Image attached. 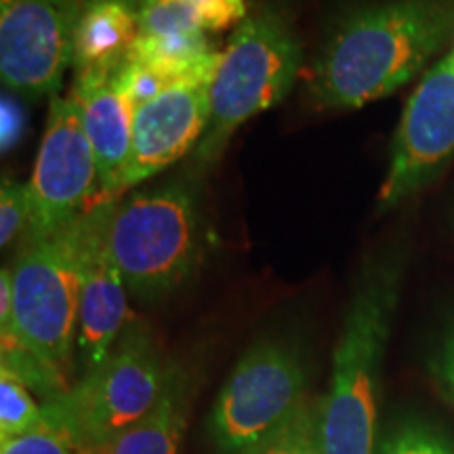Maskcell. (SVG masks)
Masks as SVG:
<instances>
[{
	"label": "cell",
	"instance_id": "4fadbf2b",
	"mask_svg": "<svg viewBox=\"0 0 454 454\" xmlns=\"http://www.w3.org/2000/svg\"><path fill=\"white\" fill-rule=\"evenodd\" d=\"M121 64L93 66L76 72L70 98L76 101L99 168V202L110 198L127 160L135 107L121 81Z\"/></svg>",
	"mask_w": 454,
	"mask_h": 454
},
{
	"label": "cell",
	"instance_id": "30bf717a",
	"mask_svg": "<svg viewBox=\"0 0 454 454\" xmlns=\"http://www.w3.org/2000/svg\"><path fill=\"white\" fill-rule=\"evenodd\" d=\"M454 154V51L423 78L404 107L389 173L379 192L391 208L427 185Z\"/></svg>",
	"mask_w": 454,
	"mask_h": 454
},
{
	"label": "cell",
	"instance_id": "d6986e66",
	"mask_svg": "<svg viewBox=\"0 0 454 454\" xmlns=\"http://www.w3.org/2000/svg\"><path fill=\"white\" fill-rule=\"evenodd\" d=\"M0 454H98L78 444L67 431L53 423L27 431L24 435L0 442Z\"/></svg>",
	"mask_w": 454,
	"mask_h": 454
},
{
	"label": "cell",
	"instance_id": "d4e9b609",
	"mask_svg": "<svg viewBox=\"0 0 454 454\" xmlns=\"http://www.w3.org/2000/svg\"><path fill=\"white\" fill-rule=\"evenodd\" d=\"M98 454H107V448H104V450H99Z\"/></svg>",
	"mask_w": 454,
	"mask_h": 454
},
{
	"label": "cell",
	"instance_id": "6da1fadb",
	"mask_svg": "<svg viewBox=\"0 0 454 454\" xmlns=\"http://www.w3.org/2000/svg\"><path fill=\"white\" fill-rule=\"evenodd\" d=\"M454 30V0H389L345 15L316 57L309 98L326 110H354L387 98Z\"/></svg>",
	"mask_w": 454,
	"mask_h": 454
},
{
	"label": "cell",
	"instance_id": "9c48e42d",
	"mask_svg": "<svg viewBox=\"0 0 454 454\" xmlns=\"http://www.w3.org/2000/svg\"><path fill=\"white\" fill-rule=\"evenodd\" d=\"M84 0H21L0 11V76L27 99L57 98L74 64V32Z\"/></svg>",
	"mask_w": 454,
	"mask_h": 454
},
{
	"label": "cell",
	"instance_id": "e0dca14e",
	"mask_svg": "<svg viewBox=\"0 0 454 454\" xmlns=\"http://www.w3.org/2000/svg\"><path fill=\"white\" fill-rule=\"evenodd\" d=\"M47 423L32 389L17 374L0 366V442L24 435Z\"/></svg>",
	"mask_w": 454,
	"mask_h": 454
},
{
	"label": "cell",
	"instance_id": "52a82bcc",
	"mask_svg": "<svg viewBox=\"0 0 454 454\" xmlns=\"http://www.w3.org/2000/svg\"><path fill=\"white\" fill-rule=\"evenodd\" d=\"M308 368L294 345L261 339L234 366L208 417L217 454H244L308 400Z\"/></svg>",
	"mask_w": 454,
	"mask_h": 454
},
{
	"label": "cell",
	"instance_id": "ffe728a7",
	"mask_svg": "<svg viewBox=\"0 0 454 454\" xmlns=\"http://www.w3.org/2000/svg\"><path fill=\"white\" fill-rule=\"evenodd\" d=\"M32 221V204L27 184L4 179L0 187V244L4 248L20 238H27Z\"/></svg>",
	"mask_w": 454,
	"mask_h": 454
},
{
	"label": "cell",
	"instance_id": "cb8c5ba5",
	"mask_svg": "<svg viewBox=\"0 0 454 454\" xmlns=\"http://www.w3.org/2000/svg\"><path fill=\"white\" fill-rule=\"evenodd\" d=\"M3 4H13V3H21V0H0Z\"/></svg>",
	"mask_w": 454,
	"mask_h": 454
},
{
	"label": "cell",
	"instance_id": "8992f818",
	"mask_svg": "<svg viewBox=\"0 0 454 454\" xmlns=\"http://www.w3.org/2000/svg\"><path fill=\"white\" fill-rule=\"evenodd\" d=\"M76 223L57 234L27 238L11 265V328L27 349L70 383L78 348L81 308Z\"/></svg>",
	"mask_w": 454,
	"mask_h": 454
},
{
	"label": "cell",
	"instance_id": "8fae6325",
	"mask_svg": "<svg viewBox=\"0 0 454 454\" xmlns=\"http://www.w3.org/2000/svg\"><path fill=\"white\" fill-rule=\"evenodd\" d=\"M114 207L116 200L98 202L76 223L81 268L76 357L81 377L104 364L129 326V288L107 244Z\"/></svg>",
	"mask_w": 454,
	"mask_h": 454
},
{
	"label": "cell",
	"instance_id": "7402d4cb",
	"mask_svg": "<svg viewBox=\"0 0 454 454\" xmlns=\"http://www.w3.org/2000/svg\"><path fill=\"white\" fill-rule=\"evenodd\" d=\"M0 110H3V114H0V118H3V124H0V129H3L0 130V145H3V152L7 154V152L20 145L21 137H24L26 114L24 106L15 98H9V95L3 98V107Z\"/></svg>",
	"mask_w": 454,
	"mask_h": 454
},
{
	"label": "cell",
	"instance_id": "5bb4252c",
	"mask_svg": "<svg viewBox=\"0 0 454 454\" xmlns=\"http://www.w3.org/2000/svg\"><path fill=\"white\" fill-rule=\"evenodd\" d=\"M141 0H84L74 32V72L121 64L139 38Z\"/></svg>",
	"mask_w": 454,
	"mask_h": 454
},
{
	"label": "cell",
	"instance_id": "3957f363",
	"mask_svg": "<svg viewBox=\"0 0 454 454\" xmlns=\"http://www.w3.org/2000/svg\"><path fill=\"white\" fill-rule=\"evenodd\" d=\"M107 244L133 297L154 303L173 294L194 276L207 247L194 184L173 179L118 198Z\"/></svg>",
	"mask_w": 454,
	"mask_h": 454
},
{
	"label": "cell",
	"instance_id": "5b68a950",
	"mask_svg": "<svg viewBox=\"0 0 454 454\" xmlns=\"http://www.w3.org/2000/svg\"><path fill=\"white\" fill-rule=\"evenodd\" d=\"M168 366L141 320L129 322L99 368L78 377L72 389L44 404L47 421L78 444L99 452L152 412L167 385Z\"/></svg>",
	"mask_w": 454,
	"mask_h": 454
},
{
	"label": "cell",
	"instance_id": "7a4b0ae2",
	"mask_svg": "<svg viewBox=\"0 0 454 454\" xmlns=\"http://www.w3.org/2000/svg\"><path fill=\"white\" fill-rule=\"evenodd\" d=\"M402 282V261L368 265L345 314L328 391L317 400L325 454H377L383 356Z\"/></svg>",
	"mask_w": 454,
	"mask_h": 454
},
{
	"label": "cell",
	"instance_id": "484cf974",
	"mask_svg": "<svg viewBox=\"0 0 454 454\" xmlns=\"http://www.w3.org/2000/svg\"><path fill=\"white\" fill-rule=\"evenodd\" d=\"M452 51H454V49H452Z\"/></svg>",
	"mask_w": 454,
	"mask_h": 454
},
{
	"label": "cell",
	"instance_id": "ac0fdd59",
	"mask_svg": "<svg viewBox=\"0 0 454 454\" xmlns=\"http://www.w3.org/2000/svg\"><path fill=\"white\" fill-rule=\"evenodd\" d=\"M377 454H454V444L429 425L408 421L385 435Z\"/></svg>",
	"mask_w": 454,
	"mask_h": 454
},
{
	"label": "cell",
	"instance_id": "ba28073f",
	"mask_svg": "<svg viewBox=\"0 0 454 454\" xmlns=\"http://www.w3.org/2000/svg\"><path fill=\"white\" fill-rule=\"evenodd\" d=\"M27 192L32 204L27 238L67 230L99 202L98 158L70 95L51 99L47 129Z\"/></svg>",
	"mask_w": 454,
	"mask_h": 454
},
{
	"label": "cell",
	"instance_id": "9a60e30c",
	"mask_svg": "<svg viewBox=\"0 0 454 454\" xmlns=\"http://www.w3.org/2000/svg\"><path fill=\"white\" fill-rule=\"evenodd\" d=\"M190 379L181 368L170 364L160 400L150 414L107 448V454H179L190 417Z\"/></svg>",
	"mask_w": 454,
	"mask_h": 454
},
{
	"label": "cell",
	"instance_id": "277c9868",
	"mask_svg": "<svg viewBox=\"0 0 454 454\" xmlns=\"http://www.w3.org/2000/svg\"><path fill=\"white\" fill-rule=\"evenodd\" d=\"M303 66V47L282 11L257 7L231 34L211 84V116L194 152L198 167L221 156L234 133L280 104Z\"/></svg>",
	"mask_w": 454,
	"mask_h": 454
},
{
	"label": "cell",
	"instance_id": "7c38bea8",
	"mask_svg": "<svg viewBox=\"0 0 454 454\" xmlns=\"http://www.w3.org/2000/svg\"><path fill=\"white\" fill-rule=\"evenodd\" d=\"M211 84H181L135 110L129 156L107 200H118L198 147L211 116Z\"/></svg>",
	"mask_w": 454,
	"mask_h": 454
},
{
	"label": "cell",
	"instance_id": "44dd1931",
	"mask_svg": "<svg viewBox=\"0 0 454 454\" xmlns=\"http://www.w3.org/2000/svg\"><path fill=\"white\" fill-rule=\"evenodd\" d=\"M198 11L204 32H221L231 26H240L248 11L247 0H187Z\"/></svg>",
	"mask_w": 454,
	"mask_h": 454
},
{
	"label": "cell",
	"instance_id": "603a6c76",
	"mask_svg": "<svg viewBox=\"0 0 454 454\" xmlns=\"http://www.w3.org/2000/svg\"><path fill=\"white\" fill-rule=\"evenodd\" d=\"M431 371L454 404V326L442 339L440 348L431 360Z\"/></svg>",
	"mask_w": 454,
	"mask_h": 454
},
{
	"label": "cell",
	"instance_id": "2e32d148",
	"mask_svg": "<svg viewBox=\"0 0 454 454\" xmlns=\"http://www.w3.org/2000/svg\"><path fill=\"white\" fill-rule=\"evenodd\" d=\"M244 454H325L317 423V400H308Z\"/></svg>",
	"mask_w": 454,
	"mask_h": 454
}]
</instances>
